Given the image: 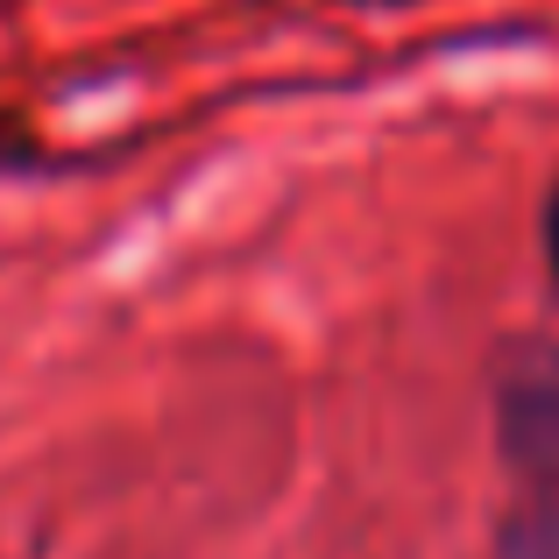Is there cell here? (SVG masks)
Instances as JSON below:
<instances>
[{
  "mask_svg": "<svg viewBox=\"0 0 559 559\" xmlns=\"http://www.w3.org/2000/svg\"><path fill=\"white\" fill-rule=\"evenodd\" d=\"M503 447L538 475H559V347H518L496 376Z\"/></svg>",
  "mask_w": 559,
  "mask_h": 559,
  "instance_id": "cell-1",
  "label": "cell"
},
{
  "mask_svg": "<svg viewBox=\"0 0 559 559\" xmlns=\"http://www.w3.org/2000/svg\"><path fill=\"white\" fill-rule=\"evenodd\" d=\"M503 559H559V524H524V532L503 538Z\"/></svg>",
  "mask_w": 559,
  "mask_h": 559,
  "instance_id": "cell-2",
  "label": "cell"
},
{
  "mask_svg": "<svg viewBox=\"0 0 559 559\" xmlns=\"http://www.w3.org/2000/svg\"><path fill=\"white\" fill-rule=\"evenodd\" d=\"M546 262H552V284H559V185L546 199Z\"/></svg>",
  "mask_w": 559,
  "mask_h": 559,
  "instance_id": "cell-3",
  "label": "cell"
}]
</instances>
